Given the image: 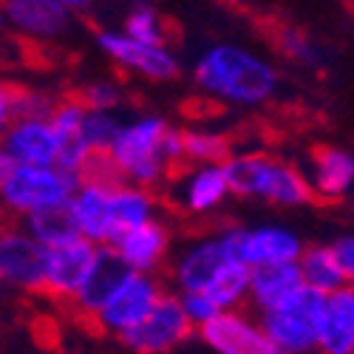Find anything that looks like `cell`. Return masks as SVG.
Here are the masks:
<instances>
[{"label": "cell", "mask_w": 354, "mask_h": 354, "mask_svg": "<svg viewBox=\"0 0 354 354\" xmlns=\"http://www.w3.org/2000/svg\"><path fill=\"white\" fill-rule=\"evenodd\" d=\"M108 159L120 182L156 193L165 187L173 170L185 165L182 128L159 113H139L122 120L120 133L108 147Z\"/></svg>", "instance_id": "cell-1"}, {"label": "cell", "mask_w": 354, "mask_h": 354, "mask_svg": "<svg viewBox=\"0 0 354 354\" xmlns=\"http://www.w3.org/2000/svg\"><path fill=\"white\" fill-rule=\"evenodd\" d=\"M193 82L210 100L235 108H261L278 94V68L247 46L213 43L193 63Z\"/></svg>", "instance_id": "cell-2"}, {"label": "cell", "mask_w": 354, "mask_h": 354, "mask_svg": "<svg viewBox=\"0 0 354 354\" xmlns=\"http://www.w3.org/2000/svg\"><path fill=\"white\" fill-rule=\"evenodd\" d=\"M230 196L267 201L272 207L295 210L315 201L306 173L292 162L263 151H232L221 165Z\"/></svg>", "instance_id": "cell-3"}, {"label": "cell", "mask_w": 354, "mask_h": 354, "mask_svg": "<svg viewBox=\"0 0 354 354\" xmlns=\"http://www.w3.org/2000/svg\"><path fill=\"white\" fill-rule=\"evenodd\" d=\"M323 306H326V295L301 286L286 301L255 317L278 354H317Z\"/></svg>", "instance_id": "cell-4"}, {"label": "cell", "mask_w": 354, "mask_h": 354, "mask_svg": "<svg viewBox=\"0 0 354 354\" xmlns=\"http://www.w3.org/2000/svg\"><path fill=\"white\" fill-rule=\"evenodd\" d=\"M80 187V176L66 173L57 165L28 167L15 165L6 182L0 185V216L3 221H20L28 213H37L51 204L68 201Z\"/></svg>", "instance_id": "cell-5"}, {"label": "cell", "mask_w": 354, "mask_h": 354, "mask_svg": "<svg viewBox=\"0 0 354 354\" xmlns=\"http://www.w3.org/2000/svg\"><path fill=\"white\" fill-rule=\"evenodd\" d=\"M230 255L247 263L250 270L267 263L298 261L306 241L286 224H252V227H224Z\"/></svg>", "instance_id": "cell-6"}, {"label": "cell", "mask_w": 354, "mask_h": 354, "mask_svg": "<svg viewBox=\"0 0 354 354\" xmlns=\"http://www.w3.org/2000/svg\"><path fill=\"white\" fill-rule=\"evenodd\" d=\"M48 250L17 221H0V283L3 289L43 295Z\"/></svg>", "instance_id": "cell-7"}, {"label": "cell", "mask_w": 354, "mask_h": 354, "mask_svg": "<svg viewBox=\"0 0 354 354\" xmlns=\"http://www.w3.org/2000/svg\"><path fill=\"white\" fill-rule=\"evenodd\" d=\"M165 292L167 289H165L159 275L131 272L125 278V283L116 289L105 301V306L91 317V323L100 332L120 337V335L131 332L136 323H142L147 315L153 312V306L165 298Z\"/></svg>", "instance_id": "cell-8"}, {"label": "cell", "mask_w": 354, "mask_h": 354, "mask_svg": "<svg viewBox=\"0 0 354 354\" xmlns=\"http://www.w3.org/2000/svg\"><path fill=\"white\" fill-rule=\"evenodd\" d=\"M97 46L108 60L128 74H136L151 82H173L182 74V63L170 46H151L122 35L120 28H102Z\"/></svg>", "instance_id": "cell-9"}, {"label": "cell", "mask_w": 354, "mask_h": 354, "mask_svg": "<svg viewBox=\"0 0 354 354\" xmlns=\"http://www.w3.org/2000/svg\"><path fill=\"white\" fill-rule=\"evenodd\" d=\"M230 258L232 255L224 239V230L187 239L179 250L170 252V261H167V278H170L173 295L204 292V286L213 281V275Z\"/></svg>", "instance_id": "cell-10"}, {"label": "cell", "mask_w": 354, "mask_h": 354, "mask_svg": "<svg viewBox=\"0 0 354 354\" xmlns=\"http://www.w3.org/2000/svg\"><path fill=\"white\" fill-rule=\"evenodd\" d=\"M193 335H196V329L185 317L179 298H176L173 292H165V298L153 306L151 315L142 323H136L131 332L120 335V343L131 354H173Z\"/></svg>", "instance_id": "cell-11"}, {"label": "cell", "mask_w": 354, "mask_h": 354, "mask_svg": "<svg viewBox=\"0 0 354 354\" xmlns=\"http://www.w3.org/2000/svg\"><path fill=\"white\" fill-rule=\"evenodd\" d=\"M165 190L182 216H210L230 198L221 165H182L165 182Z\"/></svg>", "instance_id": "cell-12"}, {"label": "cell", "mask_w": 354, "mask_h": 354, "mask_svg": "<svg viewBox=\"0 0 354 354\" xmlns=\"http://www.w3.org/2000/svg\"><path fill=\"white\" fill-rule=\"evenodd\" d=\"M196 335L213 354H278L263 335L258 317L247 309L218 312L213 320L198 326Z\"/></svg>", "instance_id": "cell-13"}, {"label": "cell", "mask_w": 354, "mask_h": 354, "mask_svg": "<svg viewBox=\"0 0 354 354\" xmlns=\"http://www.w3.org/2000/svg\"><path fill=\"white\" fill-rule=\"evenodd\" d=\"M97 247L85 239L51 247L46 255V281H43V295L51 301L71 304L77 292L82 289L88 272L94 267Z\"/></svg>", "instance_id": "cell-14"}, {"label": "cell", "mask_w": 354, "mask_h": 354, "mask_svg": "<svg viewBox=\"0 0 354 354\" xmlns=\"http://www.w3.org/2000/svg\"><path fill=\"white\" fill-rule=\"evenodd\" d=\"M108 247L128 263L131 272L156 275L159 270L167 267V261H170L173 230L162 218H153V221H145L139 227H131V230L120 232Z\"/></svg>", "instance_id": "cell-15"}, {"label": "cell", "mask_w": 354, "mask_h": 354, "mask_svg": "<svg viewBox=\"0 0 354 354\" xmlns=\"http://www.w3.org/2000/svg\"><path fill=\"white\" fill-rule=\"evenodd\" d=\"M0 3H3L9 28L40 43H51L68 35L74 20V15L57 6L54 0H0Z\"/></svg>", "instance_id": "cell-16"}, {"label": "cell", "mask_w": 354, "mask_h": 354, "mask_svg": "<svg viewBox=\"0 0 354 354\" xmlns=\"http://www.w3.org/2000/svg\"><path fill=\"white\" fill-rule=\"evenodd\" d=\"M304 173L315 198L337 201L354 187V153L340 145H317Z\"/></svg>", "instance_id": "cell-17"}, {"label": "cell", "mask_w": 354, "mask_h": 354, "mask_svg": "<svg viewBox=\"0 0 354 354\" xmlns=\"http://www.w3.org/2000/svg\"><path fill=\"white\" fill-rule=\"evenodd\" d=\"M0 147L6 151L12 165H57V133L48 120H12V125L0 136Z\"/></svg>", "instance_id": "cell-18"}, {"label": "cell", "mask_w": 354, "mask_h": 354, "mask_svg": "<svg viewBox=\"0 0 354 354\" xmlns=\"http://www.w3.org/2000/svg\"><path fill=\"white\" fill-rule=\"evenodd\" d=\"M111 187L105 182L80 179V187L71 196V213L77 218L80 235L94 247H108L116 239L111 218Z\"/></svg>", "instance_id": "cell-19"}, {"label": "cell", "mask_w": 354, "mask_h": 354, "mask_svg": "<svg viewBox=\"0 0 354 354\" xmlns=\"http://www.w3.org/2000/svg\"><path fill=\"white\" fill-rule=\"evenodd\" d=\"M128 275H131L128 263H125L120 255H116L111 247H97L94 267H91V272H88L82 289L77 292V298L71 301V306H74L85 320H91V317L105 306V301L111 298V295L125 283Z\"/></svg>", "instance_id": "cell-20"}, {"label": "cell", "mask_w": 354, "mask_h": 354, "mask_svg": "<svg viewBox=\"0 0 354 354\" xmlns=\"http://www.w3.org/2000/svg\"><path fill=\"white\" fill-rule=\"evenodd\" d=\"M317 354H354V292L343 286L326 295Z\"/></svg>", "instance_id": "cell-21"}, {"label": "cell", "mask_w": 354, "mask_h": 354, "mask_svg": "<svg viewBox=\"0 0 354 354\" xmlns=\"http://www.w3.org/2000/svg\"><path fill=\"white\" fill-rule=\"evenodd\" d=\"M304 286L298 261L292 263H267V267H255L250 270V298L247 306L252 315H261L272 309L275 304L286 301L295 289Z\"/></svg>", "instance_id": "cell-22"}, {"label": "cell", "mask_w": 354, "mask_h": 354, "mask_svg": "<svg viewBox=\"0 0 354 354\" xmlns=\"http://www.w3.org/2000/svg\"><path fill=\"white\" fill-rule=\"evenodd\" d=\"M17 224L28 235H32L35 241H40L46 250L82 239L80 227H77V218L71 213V198L68 201H60V204H51V207H43L37 213H28Z\"/></svg>", "instance_id": "cell-23"}, {"label": "cell", "mask_w": 354, "mask_h": 354, "mask_svg": "<svg viewBox=\"0 0 354 354\" xmlns=\"http://www.w3.org/2000/svg\"><path fill=\"white\" fill-rule=\"evenodd\" d=\"M156 213H159V198L153 190H145L128 182H116L111 187V218L116 235L145 221H153Z\"/></svg>", "instance_id": "cell-24"}, {"label": "cell", "mask_w": 354, "mask_h": 354, "mask_svg": "<svg viewBox=\"0 0 354 354\" xmlns=\"http://www.w3.org/2000/svg\"><path fill=\"white\" fill-rule=\"evenodd\" d=\"M298 270H301L304 286H309L320 295H332V292L348 286V278L337 267V258L329 244H306L298 258Z\"/></svg>", "instance_id": "cell-25"}, {"label": "cell", "mask_w": 354, "mask_h": 354, "mask_svg": "<svg viewBox=\"0 0 354 354\" xmlns=\"http://www.w3.org/2000/svg\"><path fill=\"white\" fill-rule=\"evenodd\" d=\"M204 295H207L221 312L244 309L247 298H250V267L241 263V261L230 258L224 267L213 275V281L204 286Z\"/></svg>", "instance_id": "cell-26"}, {"label": "cell", "mask_w": 354, "mask_h": 354, "mask_svg": "<svg viewBox=\"0 0 354 354\" xmlns=\"http://www.w3.org/2000/svg\"><path fill=\"white\" fill-rule=\"evenodd\" d=\"M185 165H224L232 153V142L213 128H182Z\"/></svg>", "instance_id": "cell-27"}, {"label": "cell", "mask_w": 354, "mask_h": 354, "mask_svg": "<svg viewBox=\"0 0 354 354\" xmlns=\"http://www.w3.org/2000/svg\"><path fill=\"white\" fill-rule=\"evenodd\" d=\"M120 32L128 35L131 40L151 43V46H167V40H170L167 20L162 17V12L153 3H145V0H136V3L128 9Z\"/></svg>", "instance_id": "cell-28"}, {"label": "cell", "mask_w": 354, "mask_h": 354, "mask_svg": "<svg viewBox=\"0 0 354 354\" xmlns=\"http://www.w3.org/2000/svg\"><path fill=\"white\" fill-rule=\"evenodd\" d=\"M57 102H60V97H54L46 88L15 85L12 111H15V120H48Z\"/></svg>", "instance_id": "cell-29"}, {"label": "cell", "mask_w": 354, "mask_h": 354, "mask_svg": "<svg viewBox=\"0 0 354 354\" xmlns=\"http://www.w3.org/2000/svg\"><path fill=\"white\" fill-rule=\"evenodd\" d=\"M77 100L82 102L85 111H97V113H116L125 105V88L116 80H94L80 88Z\"/></svg>", "instance_id": "cell-30"}, {"label": "cell", "mask_w": 354, "mask_h": 354, "mask_svg": "<svg viewBox=\"0 0 354 354\" xmlns=\"http://www.w3.org/2000/svg\"><path fill=\"white\" fill-rule=\"evenodd\" d=\"M120 125H122L120 113L88 111L82 122V136H85V145L91 147V153H108V147L113 145L116 133H120Z\"/></svg>", "instance_id": "cell-31"}, {"label": "cell", "mask_w": 354, "mask_h": 354, "mask_svg": "<svg viewBox=\"0 0 354 354\" xmlns=\"http://www.w3.org/2000/svg\"><path fill=\"white\" fill-rule=\"evenodd\" d=\"M278 48L283 51V57H289V60L301 63V66H317V63H323L320 46L309 35L298 32V28H281V32H278Z\"/></svg>", "instance_id": "cell-32"}, {"label": "cell", "mask_w": 354, "mask_h": 354, "mask_svg": "<svg viewBox=\"0 0 354 354\" xmlns=\"http://www.w3.org/2000/svg\"><path fill=\"white\" fill-rule=\"evenodd\" d=\"M176 298H179V306H182V312H185V317L190 320L193 329L204 326V323L213 320V317L221 312L204 292H182V295H176Z\"/></svg>", "instance_id": "cell-33"}, {"label": "cell", "mask_w": 354, "mask_h": 354, "mask_svg": "<svg viewBox=\"0 0 354 354\" xmlns=\"http://www.w3.org/2000/svg\"><path fill=\"white\" fill-rule=\"evenodd\" d=\"M332 252L337 258V267L343 270V275L348 278V283L354 281V232H346L340 239H335L332 244Z\"/></svg>", "instance_id": "cell-34"}, {"label": "cell", "mask_w": 354, "mask_h": 354, "mask_svg": "<svg viewBox=\"0 0 354 354\" xmlns=\"http://www.w3.org/2000/svg\"><path fill=\"white\" fill-rule=\"evenodd\" d=\"M12 97H15V85H9V82L0 80V136H3V131H6V128L12 125V120H15Z\"/></svg>", "instance_id": "cell-35"}, {"label": "cell", "mask_w": 354, "mask_h": 354, "mask_svg": "<svg viewBox=\"0 0 354 354\" xmlns=\"http://www.w3.org/2000/svg\"><path fill=\"white\" fill-rule=\"evenodd\" d=\"M54 3H57V6H63L66 12H71V15H74V12H82V9H88V6L94 3V0H54Z\"/></svg>", "instance_id": "cell-36"}, {"label": "cell", "mask_w": 354, "mask_h": 354, "mask_svg": "<svg viewBox=\"0 0 354 354\" xmlns=\"http://www.w3.org/2000/svg\"><path fill=\"white\" fill-rule=\"evenodd\" d=\"M12 167H15V165H12V159L6 156V151H3V147H0V185L6 182V176L12 173Z\"/></svg>", "instance_id": "cell-37"}, {"label": "cell", "mask_w": 354, "mask_h": 354, "mask_svg": "<svg viewBox=\"0 0 354 354\" xmlns=\"http://www.w3.org/2000/svg\"><path fill=\"white\" fill-rule=\"evenodd\" d=\"M9 23H6V12H3V3H0V32H3Z\"/></svg>", "instance_id": "cell-38"}, {"label": "cell", "mask_w": 354, "mask_h": 354, "mask_svg": "<svg viewBox=\"0 0 354 354\" xmlns=\"http://www.w3.org/2000/svg\"><path fill=\"white\" fill-rule=\"evenodd\" d=\"M3 292H6V289H3V283H0V295H3Z\"/></svg>", "instance_id": "cell-39"}, {"label": "cell", "mask_w": 354, "mask_h": 354, "mask_svg": "<svg viewBox=\"0 0 354 354\" xmlns=\"http://www.w3.org/2000/svg\"><path fill=\"white\" fill-rule=\"evenodd\" d=\"M348 286H351V292H354V281H351V283H348Z\"/></svg>", "instance_id": "cell-40"}, {"label": "cell", "mask_w": 354, "mask_h": 354, "mask_svg": "<svg viewBox=\"0 0 354 354\" xmlns=\"http://www.w3.org/2000/svg\"><path fill=\"white\" fill-rule=\"evenodd\" d=\"M0 221H3V216H0Z\"/></svg>", "instance_id": "cell-41"}]
</instances>
